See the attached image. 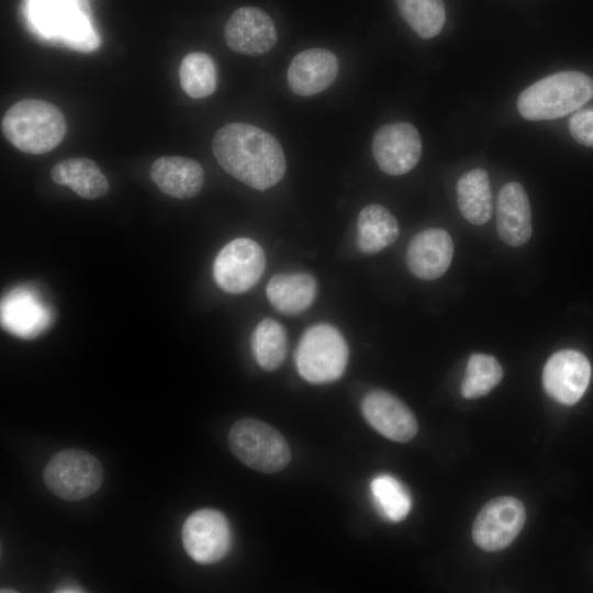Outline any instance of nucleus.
<instances>
[{"mask_svg": "<svg viewBox=\"0 0 593 593\" xmlns=\"http://www.w3.org/2000/svg\"><path fill=\"white\" fill-rule=\"evenodd\" d=\"M266 267L264 249L255 240L238 237L227 243L213 262L215 283L225 292L243 293L251 289Z\"/></svg>", "mask_w": 593, "mask_h": 593, "instance_id": "6e6552de", "label": "nucleus"}, {"mask_svg": "<svg viewBox=\"0 0 593 593\" xmlns=\"http://www.w3.org/2000/svg\"><path fill=\"white\" fill-rule=\"evenodd\" d=\"M593 98V79L580 71L549 75L527 87L517 98L519 114L530 121L555 120Z\"/></svg>", "mask_w": 593, "mask_h": 593, "instance_id": "20e7f679", "label": "nucleus"}, {"mask_svg": "<svg viewBox=\"0 0 593 593\" xmlns=\"http://www.w3.org/2000/svg\"><path fill=\"white\" fill-rule=\"evenodd\" d=\"M502 377V367L493 356L473 354L466 367L461 394L469 400L484 396L500 383Z\"/></svg>", "mask_w": 593, "mask_h": 593, "instance_id": "bb28decb", "label": "nucleus"}, {"mask_svg": "<svg viewBox=\"0 0 593 593\" xmlns=\"http://www.w3.org/2000/svg\"><path fill=\"white\" fill-rule=\"evenodd\" d=\"M224 37L235 53L259 56L276 45L278 35L272 19L265 11L242 7L226 22Z\"/></svg>", "mask_w": 593, "mask_h": 593, "instance_id": "ddd939ff", "label": "nucleus"}, {"mask_svg": "<svg viewBox=\"0 0 593 593\" xmlns=\"http://www.w3.org/2000/svg\"><path fill=\"white\" fill-rule=\"evenodd\" d=\"M212 150L227 174L256 190L271 188L286 172V157L278 139L250 124L221 127L213 137Z\"/></svg>", "mask_w": 593, "mask_h": 593, "instance_id": "f257e3e1", "label": "nucleus"}, {"mask_svg": "<svg viewBox=\"0 0 593 593\" xmlns=\"http://www.w3.org/2000/svg\"><path fill=\"white\" fill-rule=\"evenodd\" d=\"M400 234L396 219L380 204L365 206L357 220V246L365 254H376L393 244Z\"/></svg>", "mask_w": 593, "mask_h": 593, "instance_id": "4be33fe9", "label": "nucleus"}, {"mask_svg": "<svg viewBox=\"0 0 593 593\" xmlns=\"http://www.w3.org/2000/svg\"><path fill=\"white\" fill-rule=\"evenodd\" d=\"M454 254L450 235L443 228L432 227L416 234L406 250V264L419 279L434 280L448 269Z\"/></svg>", "mask_w": 593, "mask_h": 593, "instance_id": "f3484780", "label": "nucleus"}, {"mask_svg": "<svg viewBox=\"0 0 593 593\" xmlns=\"http://www.w3.org/2000/svg\"><path fill=\"white\" fill-rule=\"evenodd\" d=\"M526 519L523 503L513 496L488 502L475 517L472 527L474 542L485 551L507 547L519 534Z\"/></svg>", "mask_w": 593, "mask_h": 593, "instance_id": "9d476101", "label": "nucleus"}, {"mask_svg": "<svg viewBox=\"0 0 593 593\" xmlns=\"http://www.w3.org/2000/svg\"><path fill=\"white\" fill-rule=\"evenodd\" d=\"M52 180L69 187L83 199L93 200L109 191V181L99 166L86 157L68 158L58 161L51 170Z\"/></svg>", "mask_w": 593, "mask_h": 593, "instance_id": "412c9836", "label": "nucleus"}, {"mask_svg": "<svg viewBox=\"0 0 593 593\" xmlns=\"http://www.w3.org/2000/svg\"><path fill=\"white\" fill-rule=\"evenodd\" d=\"M179 80L183 92L194 99L211 96L217 85V71L213 58L203 52L183 57L179 66Z\"/></svg>", "mask_w": 593, "mask_h": 593, "instance_id": "393cba45", "label": "nucleus"}, {"mask_svg": "<svg viewBox=\"0 0 593 593\" xmlns=\"http://www.w3.org/2000/svg\"><path fill=\"white\" fill-rule=\"evenodd\" d=\"M181 538L187 553L203 564L223 559L232 545L228 521L213 508H202L190 514L182 526Z\"/></svg>", "mask_w": 593, "mask_h": 593, "instance_id": "1a4fd4ad", "label": "nucleus"}, {"mask_svg": "<svg viewBox=\"0 0 593 593\" xmlns=\"http://www.w3.org/2000/svg\"><path fill=\"white\" fill-rule=\"evenodd\" d=\"M338 74L336 55L326 48H309L293 57L287 72L289 88L310 97L329 87Z\"/></svg>", "mask_w": 593, "mask_h": 593, "instance_id": "dca6fc26", "label": "nucleus"}, {"mask_svg": "<svg viewBox=\"0 0 593 593\" xmlns=\"http://www.w3.org/2000/svg\"><path fill=\"white\" fill-rule=\"evenodd\" d=\"M591 378V365L580 351L564 349L555 353L546 362L542 384L555 401L575 404L586 391Z\"/></svg>", "mask_w": 593, "mask_h": 593, "instance_id": "f8f14e48", "label": "nucleus"}, {"mask_svg": "<svg viewBox=\"0 0 593 593\" xmlns=\"http://www.w3.org/2000/svg\"><path fill=\"white\" fill-rule=\"evenodd\" d=\"M496 228L501 239L512 247L526 244L532 236L530 204L525 189L518 182H507L499 192Z\"/></svg>", "mask_w": 593, "mask_h": 593, "instance_id": "a211bd4d", "label": "nucleus"}, {"mask_svg": "<svg viewBox=\"0 0 593 593\" xmlns=\"http://www.w3.org/2000/svg\"><path fill=\"white\" fill-rule=\"evenodd\" d=\"M53 313L30 287H18L1 300L2 327L21 338H34L48 328Z\"/></svg>", "mask_w": 593, "mask_h": 593, "instance_id": "4468645a", "label": "nucleus"}, {"mask_svg": "<svg viewBox=\"0 0 593 593\" xmlns=\"http://www.w3.org/2000/svg\"><path fill=\"white\" fill-rule=\"evenodd\" d=\"M371 494L378 511L391 522H400L411 510V496L404 485L395 478L381 474L370 484Z\"/></svg>", "mask_w": 593, "mask_h": 593, "instance_id": "cd10ccee", "label": "nucleus"}, {"mask_svg": "<svg viewBox=\"0 0 593 593\" xmlns=\"http://www.w3.org/2000/svg\"><path fill=\"white\" fill-rule=\"evenodd\" d=\"M569 131L578 143L593 147V109L574 113L569 120Z\"/></svg>", "mask_w": 593, "mask_h": 593, "instance_id": "c85d7f7f", "label": "nucleus"}, {"mask_svg": "<svg viewBox=\"0 0 593 593\" xmlns=\"http://www.w3.org/2000/svg\"><path fill=\"white\" fill-rule=\"evenodd\" d=\"M348 346L342 333L329 324H315L300 338L295 365L311 383H328L342 377L348 362Z\"/></svg>", "mask_w": 593, "mask_h": 593, "instance_id": "39448f33", "label": "nucleus"}, {"mask_svg": "<svg viewBox=\"0 0 593 593\" xmlns=\"http://www.w3.org/2000/svg\"><path fill=\"white\" fill-rule=\"evenodd\" d=\"M287 349V332L278 321L267 317L257 324L251 335V351L264 370L278 369L284 361Z\"/></svg>", "mask_w": 593, "mask_h": 593, "instance_id": "b1692460", "label": "nucleus"}, {"mask_svg": "<svg viewBox=\"0 0 593 593\" xmlns=\"http://www.w3.org/2000/svg\"><path fill=\"white\" fill-rule=\"evenodd\" d=\"M396 5L418 36L432 38L440 33L446 21L443 0H396Z\"/></svg>", "mask_w": 593, "mask_h": 593, "instance_id": "a878e982", "label": "nucleus"}, {"mask_svg": "<svg viewBox=\"0 0 593 593\" xmlns=\"http://www.w3.org/2000/svg\"><path fill=\"white\" fill-rule=\"evenodd\" d=\"M103 469L91 454L76 448L55 454L43 472L46 488L59 499L80 501L96 493L102 484Z\"/></svg>", "mask_w": 593, "mask_h": 593, "instance_id": "0eeeda50", "label": "nucleus"}, {"mask_svg": "<svg viewBox=\"0 0 593 593\" xmlns=\"http://www.w3.org/2000/svg\"><path fill=\"white\" fill-rule=\"evenodd\" d=\"M457 203L462 216L474 225L486 223L492 214V191L488 172L474 168L457 182Z\"/></svg>", "mask_w": 593, "mask_h": 593, "instance_id": "5701e85b", "label": "nucleus"}, {"mask_svg": "<svg viewBox=\"0 0 593 593\" xmlns=\"http://www.w3.org/2000/svg\"><path fill=\"white\" fill-rule=\"evenodd\" d=\"M4 137L19 150L45 154L64 139L67 124L60 110L37 99H25L13 104L1 121Z\"/></svg>", "mask_w": 593, "mask_h": 593, "instance_id": "7ed1b4c3", "label": "nucleus"}, {"mask_svg": "<svg viewBox=\"0 0 593 593\" xmlns=\"http://www.w3.org/2000/svg\"><path fill=\"white\" fill-rule=\"evenodd\" d=\"M24 12L30 27L42 38L81 53L100 46L89 0H26Z\"/></svg>", "mask_w": 593, "mask_h": 593, "instance_id": "f03ea898", "label": "nucleus"}, {"mask_svg": "<svg viewBox=\"0 0 593 593\" xmlns=\"http://www.w3.org/2000/svg\"><path fill=\"white\" fill-rule=\"evenodd\" d=\"M316 292V280L306 272L275 275L266 289L270 304L286 315L304 312L313 304Z\"/></svg>", "mask_w": 593, "mask_h": 593, "instance_id": "aec40b11", "label": "nucleus"}, {"mask_svg": "<svg viewBox=\"0 0 593 593\" xmlns=\"http://www.w3.org/2000/svg\"><path fill=\"white\" fill-rule=\"evenodd\" d=\"M79 588H76L75 585H64L58 588L56 592H81L82 590H77Z\"/></svg>", "mask_w": 593, "mask_h": 593, "instance_id": "c756f323", "label": "nucleus"}, {"mask_svg": "<svg viewBox=\"0 0 593 593\" xmlns=\"http://www.w3.org/2000/svg\"><path fill=\"white\" fill-rule=\"evenodd\" d=\"M231 451L247 467L264 473L284 469L291 451L284 437L269 424L256 418L235 422L228 432Z\"/></svg>", "mask_w": 593, "mask_h": 593, "instance_id": "423d86ee", "label": "nucleus"}, {"mask_svg": "<svg viewBox=\"0 0 593 593\" xmlns=\"http://www.w3.org/2000/svg\"><path fill=\"white\" fill-rule=\"evenodd\" d=\"M372 155L384 174L404 175L411 171L421 158V135L414 125L406 122L383 125L372 138Z\"/></svg>", "mask_w": 593, "mask_h": 593, "instance_id": "9b49d317", "label": "nucleus"}, {"mask_svg": "<svg viewBox=\"0 0 593 593\" xmlns=\"http://www.w3.org/2000/svg\"><path fill=\"white\" fill-rule=\"evenodd\" d=\"M361 412L378 433L391 440L406 443L417 433V422L412 411L384 390L368 392L361 401Z\"/></svg>", "mask_w": 593, "mask_h": 593, "instance_id": "2eb2a0df", "label": "nucleus"}, {"mask_svg": "<svg viewBox=\"0 0 593 593\" xmlns=\"http://www.w3.org/2000/svg\"><path fill=\"white\" fill-rule=\"evenodd\" d=\"M150 178L163 193L176 199H190L202 189L204 171L194 159L163 156L153 163Z\"/></svg>", "mask_w": 593, "mask_h": 593, "instance_id": "6ab92c4d", "label": "nucleus"}]
</instances>
